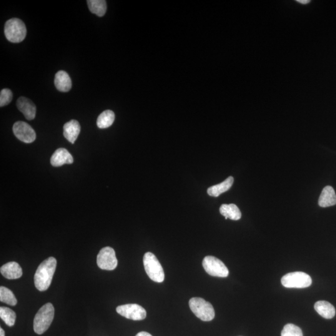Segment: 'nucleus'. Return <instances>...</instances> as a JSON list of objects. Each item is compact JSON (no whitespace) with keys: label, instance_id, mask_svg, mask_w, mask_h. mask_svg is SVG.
<instances>
[{"label":"nucleus","instance_id":"2","mask_svg":"<svg viewBox=\"0 0 336 336\" xmlns=\"http://www.w3.org/2000/svg\"><path fill=\"white\" fill-rule=\"evenodd\" d=\"M54 317V308L47 303L40 308L34 319V331L37 335H42L49 329Z\"/></svg>","mask_w":336,"mask_h":336},{"label":"nucleus","instance_id":"20","mask_svg":"<svg viewBox=\"0 0 336 336\" xmlns=\"http://www.w3.org/2000/svg\"><path fill=\"white\" fill-rule=\"evenodd\" d=\"M115 120V114L112 110L103 112L98 117L97 125L99 129H104L112 126Z\"/></svg>","mask_w":336,"mask_h":336},{"label":"nucleus","instance_id":"10","mask_svg":"<svg viewBox=\"0 0 336 336\" xmlns=\"http://www.w3.org/2000/svg\"><path fill=\"white\" fill-rule=\"evenodd\" d=\"M15 136L25 144H31L36 139V134L32 128L24 122H17L12 127Z\"/></svg>","mask_w":336,"mask_h":336},{"label":"nucleus","instance_id":"19","mask_svg":"<svg viewBox=\"0 0 336 336\" xmlns=\"http://www.w3.org/2000/svg\"><path fill=\"white\" fill-rule=\"evenodd\" d=\"M220 213L225 217V219L238 220L242 217L239 207L234 204H222L220 207Z\"/></svg>","mask_w":336,"mask_h":336},{"label":"nucleus","instance_id":"28","mask_svg":"<svg viewBox=\"0 0 336 336\" xmlns=\"http://www.w3.org/2000/svg\"><path fill=\"white\" fill-rule=\"evenodd\" d=\"M0 336H5L4 330L2 328H0Z\"/></svg>","mask_w":336,"mask_h":336},{"label":"nucleus","instance_id":"23","mask_svg":"<svg viewBox=\"0 0 336 336\" xmlns=\"http://www.w3.org/2000/svg\"><path fill=\"white\" fill-rule=\"evenodd\" d=\"M0 301L12 307L17 304V300L13 293L4 287H0Z\"/></svg>","mask_w":336,"mask_h":336},{"label":"nucleus","instance_id":"12","mask_svg":"<svg viewBox=\"0 0 336 336\" xmlns=\"http://www.w3.org/2000/svg\"><path fill=\"white\" fill-rule=\"evenodd\" d=\"M73 157L63 148L57 149L52 155L51 159V164L54 167H60L66 164L71 165L73 164Z\"/></svg>","mask_w":336,"mask_h":336},{"label":"nucleus","instance_id":"15","mask_svg":"<svg viewBox=\"0 0 336 336\" xmlns=\"http://www.w3.org/2000/svg\"><path fill=\"white\" fill-rule=\"evenodd\" d=\"M54 84L56 89L60 92H69L72 88L71 77L66 72L60 71L55 76Z\"/></svg>","mask_w":336,"mask_h":336},{"label":"nucleus","instance_id":"13","mask_svg":"<svg viewBox=\"0 0 336 336\" xmlns=\"http://www.w3.org/2000/svg\"><path fill=\"white\" fill-rule=\"evenodd\" d=\"M0 272L4 278L9 280L17 279L22 275L21 267L15 262H8L2 265Z\"/></svg>","mask_w":336,"mask_h":336},{"label":"nucleus","instance_id":"18","mask_svg":"<svg viewBox=\"0 0 336 336\" xmlns=\"http://www.w3.org/2000/svg\"><path fill=\"white\" fill-rule=\"evenodd\" d=\"M234 177L230 176L219 184L212 185L207 189V194L212 197H218L230 189L234 184Z\"/></svg>","mask_w":336,"mask_h":336},{"label":"nucleus","instance_id":"1","mask_svg":"<svg viewBox=\"0 0 336 336\" xmlns=\"http://www.w3.org/2000/svg\"><path fill=\"white\" fill-rule=\"evenodd\" d=\"M57 260L54 257L47 258L39 265L35 273V287L40 292L46 291L51 284L52 278L56 269Z\"/></svg>","mask_w":336,"mask_h":336},{"label":"nucleus","instance_id":"25","mask_svg":"<svg viewBox=\"0 0 336 336\" xmlns=\"http://www.w3.org/2000/svg\"><path fill=\"white\" fill-rule=\"evenodd\" d=\"M12 100V93L11 90L4 89L0 93V106H6L11 103Z\"/></svg>","mask_w":336,"mask_h":336},{"label":"nucleus","instance_id":"6","mask_svg":"<svg viewBox=\"0 0 336 336\" xmlns=\"http://www.w3.org/2000/svg\"><path fill=\"white\" fill-rule=\"evenodd\" d=\"M283 287L288 288H305L312 284V279L307 273L301 272L287 273L282 278Z\"/></svg>","mask_w":336,"mask_h":336},{"label":"nucleus","instance_id":"7","mask_svg":"<svg viewBox=\"0 0 336 336\" xmlns=\"http://www.w3.org/2000/svg\"><path fill=\"white\" fill-rule=\"evenodd\" d=\"M202 266L205 272L212 277L225 278L229 276V270L219 258L213 256H207L202 261Z\"/></svg>","mask_w":336,"mask_h":336},{"label":"nucleus","instance_id":"24","mask_svg":"<svg viewBox=\"0 0 336 336\" xmlns=\"http://www.w3.org/2000/svg\"><path fill=\"white\" fill-rule=\"evenodd\" d=\"M281 336H303L302 330L297 326L288 324L285 326Z\"/></svg>","mask_w":336,"mask_h":336},{"label":"nucleus","instance_id":"16","mask_svg":"<svg viewBox=\"0 0 336 336\" xmlns=\"http://www.w3.org/2000/svg\"><path fill=\"white\" fill-rule=\"evenodd\" d=\"M318 204L322 207L333 206L336 204V194L333 187L328 185L323 189Z\"/></svg>","mask_w":336,"mask_h":336},{"label":"nucleus","instance_id":"5","mask_svg":"<svg viewBox=\"0 0 336 336\" xmlns=\"http://www.w3.org/2000/svg\"><path fill=\"white\" fill-rule=\"evenodd\" d=\"M190 310L203 322H210L215 317V311L212 305L202 298H192L189 300Z\"/></svg>","mask_w":336,"mask_h":336},{"label":"nucleus","instance_id":"14","mask_svg":"<svg viewBox=\"0 0 336 336\" xmlns=\"http://www.w3.org/2000/svg\"><path fill=\"white\" fill-rule=\"evenodd\" d=\"M81 129L79 122L72 120L64 125V136L69 142L74 144L79 137Z\"/></svg>","mask_w":336,"mask_h":336},{"label":"nucleus","instance_id":"21","mask_svg":"<svg viewBox=\"0 0 336 336\" xmlns=\"http://www.w3.org/2000/svg\"><path fill=\"white\" fill-rule=\"evenodd\" d=\"M88 6L90 11L97 16H104L107 11V2L105 0H88Z\"/></svg>","mask_w":336,"mask_h":336},{"label":"nucleus","instance_id":"9","mask_svg":"<svg viewBox=\"0 0 336 336\" xmlns=\"http://www.w3.org/2000/svg\"><path fill=\"white\" fill-rule=\"evenodd\" d=\"M117 312L127 319L134 321L144 320L147 317V311L137 304H128L119 306Z\"/></svg>","mask_w":336,"mask_h":336},{"label":"nucleus","instance_id":"3","mask_svg":"<svg viewBox=\"0 0 336 336\" xmlns=\"http://www.w3.org/2000/svg\"><path fill=\"white\" fill-rule=\"evenodd\" d=\"M26 27L23 22L18 18H12L4 25V34L9 41L19 43L26 36Z\"/></svg>","mask_w":336,"mask_h":336},{"label":"nucleus","instance_id":"8","mask_svg":"<svg viewBox=\"0 0 336 336\" xmlns=\"http://www.w3.org/2000/svg\"><path fill=\"white\" fill-rule=\"evenodd\" d=\"M97 263L100 269L115 270L118 265V260L114 249L110 247L103 248L97 255Z\"/></svg>","mask_w":336,"mask_h":336},{"label":"nucleus","instance_id":"27","mask_svg":"<svg viewBox=\"0 0 336 336\" xmlns=\"http://www.w3.org/2000/svg\"><path fill=\"white\" fill-rule=\"evenodd\" d=\"M297 1L302 4H307L310 2V0H298Z\"/></svg>","mask_w":336,"mask_h":336},{"label":"nucleus","instance_id":"4","mask_svg":"<svg viewBox=\"0 0 336 336\" xmlns=\"http://www.w3.org/2000/svg\"><path fill=\"white\" fill-rule=\"evenodd\" d=\"M144 265L147 274L150 279L157 283L164 282V268L154 253L151 252L145 253L144 257Z\"/></svg>","mask_w":336,"mask_h":336},{"label":"nucleus","instance_id":"17","mask_svg":"<svg viewBox=\"0 0 336 336\" xmlns=\"http://www.w3.org/2000/svg\"><path fill=\"white\" fill-rule=\"evenodd\" d=\"M315 309L320 316L325 319H332L335 317L336 310L330 303L326 301H319L315 303Z\"/></svg>","mask_w":336,"mask_h":336},{"label":"nucleus","instance_id":"11","mask_svg":"<svg viewBox=\"0 0 336 336\" xmlns=\"http://www.w3.org/2000/svg\"><path fill=\"white\" fill-rule=\"evenodd\" d=\"M16 106L27 120L34 119L36 114V107L31 100L26 97H19L17 100Z\"/></svg>","mask_w":336,"mask_h":336},{"label":"nucleus","instance_id":"26","mask_svg":"<svg viewBox=\"0 0 336 336\" xmlns=\"http://www.w3.org/2000/svg\"><path fill=\"white\" fill-rule=\"evenodd\" d=\"M136 336H152L150 335V333H149L143 332L138 333Z\"/></svg>","mask_w":336,"mask_h":336},{"label":"nucleus","instance_id":"22","mask_svg":"<svg viewBox=\"0 0 336 336\" xmlns=\"http://www.w3.org/2000/svg\"><path fill=\"white\" fill-rule=\"evenodd\" d=\"M0 317L6 325L9 327H13L15 322H16V313L7 307L0 308Z\"/></svg>","mask_w":336,"mask_h":336}]
</instances>
